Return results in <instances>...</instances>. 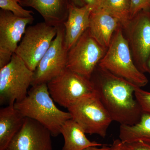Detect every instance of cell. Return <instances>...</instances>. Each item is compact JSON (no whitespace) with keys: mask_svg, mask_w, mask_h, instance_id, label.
Returning <instances> with one entry per match:
<instances>
[{"mask_svg":"<svg viewBox=\"0 0 150 150\" xmlns=\"http://www.w3.org/2000/svg\"><path fill=\"white\" fill-rule=\"evenodd\" d=\"M98 66L139 87L145 86L149 82L144 74L135 64L129 42L124 37L120 26L114 33Z\"/></svg>","mask_w":150,"mask_h":150,"instance_id":"cell-3","label":"cell"},{"mask_svg":"<svg viewBox=\"0 0 150 150\" xmlns=\"http://www.w3.org/2000/svg\"><path fill=\"white\" fill-rule=\"evenodd\" d=\"M33 72L15 54L0 69V104L14 105L27 96L31 86Z\"/></svg>","mask_w":150,"mask_h":150,"instance_id":"cell-5","label":"cell"},{"mask_svg":"<svg viewBox=\"0 0 150 150\" xmlns=\"http://www.w3.org/2000/svg\"><path fill=\"white\" fill-rule=\"evenodd\" d=\"M72 4L78 7H83L85 5L84 0H70Z\"/></svg>","mask_w":150,"mask_h":150,"instance_id":"cell-27","label":"cell"},{"mask_svg":"<svg viewBox=\"0 0 150 150\" xmlns=\"http://www.w3.org/2000/svg\"><path fill=\"white\" fill-rule=\"evenodd\" d=\"M119 137L126 144L142 142L150 145V114L143 112L136 124L120 125Z\"/></svg>","mask_w":150,"mask_h":150,"instance_id":"cell-18","label":"cell"},{"mask_svg":"<svg viewBox=\"0 0 150 150\" xmlns=\"http://www.w3.org/2000/svg\"><path fill=\"white\" fill-rule=\"evenodd\" d=\"M71 119L86 134L104 138L112 120L96 92L79 100L67 108Z\"/></svg>","mask_w":150,"mask_h":150,"instance_id":"cell-4","label":"cell"},{"mask_svg":"<svg viewBox=\"0 0 150 150\" xmlns=\"http://www.w3.org/2000/svg\"><path fill=\"white\" fill-rule=\"evenodd\" d=\"M71 3L70 0H20L21 6L29 7L37 11L44 22L58 27L64 24L69 15Z\"/></svg>","mask_w":150,"mask_h":150,"instance_id":"cell-13","label":"cell"},{"mask_svg":"<svg viewBox=\"0 0 150 150\" xmlns=\"http://www.w3.org/2000/svg\"><path fill=\"white\" fill-rule=\"evenodd\" d=\"M106 51L87 30L68 51L67 68L90 79Z\"/></svg>","mask_w":150,"mask_h":150,"instance_id":"cell-8","label":"cell"},{"mask_svg":"<svg viewBox=\"0 0 150 150\" xmlns=\"http://www.w3.org/2000/svg\"><path fill=\"white\" fill-rule=\"evenodd\" d=\"M0 8L1 9L11 12L14 15L19 17H33V11L23 8L20 4L19 0H0Z\"/></svg>","mask_w":150,"mask_h":150,"instance_id":"cell-20","label":"cell"},{"mask_svg":"<svg viewBox=\"0 0 150 150\" xmlns=\"http://www.w3.org/2000/svg\"><path fill=\"white\" fill-rule=\"evenodd\" d=\"M135 96L143 112L150 114V92L146 91L137 87Z\"/></svg>","mask_w":150,"mask_h":150,"instance_id":"cell-21","label":"cell"},{"mask_svg":"<svg viewBox=\"0 0 150 150\" xmlns=\"http://www.w3.org/2000/svg\"><path fill=\"white\" fill-rule=\"evenodd\" d=\"M60 133L63 135L64 142L62 150H84L90 147L103 145L88 139L83 130L72 119L65 122Z\"/></svg>","mask_w":150,"mask_h":150,"instance_id":"cell-17","label":"cell"},{"mask_svg":"<svg viewBox=\"0 0 150 150\" xmlns=\"http://www.w3.org/2000/svg\"><path fill=\"white\" fill-rule=\"evenodd\" d=\"M90 80L112 121L121 125H133L139 121L143 112L135 97L138 86L98 65Z\"/></svg>","mask_w":150,"mask_h":150,"instance_id":"cell-1","label":"cell"},{"mask_svg":"<svg viewBox=\"0 0 150 150\" xmlns=\"http://www.w3.org/2000/svg\"><path fill=\"white\" fill-rule=\"evenodd\" d=\"M120 26L121 25L118 20L102 8L91 12L88 28L90 33L106 50L114 33Z\"/></svg>","mask_w":150,"mask_h":150,"instance_id":"cell-15","label":"cell"},{"mask_svg":"<svg viewBox=\"0 0 150 150\" xmlns=\"http://www.w3.org/2000/svg\"><path fill=\"white\" fill-rule=\"evenodd\" d=\"M25 117L14 105L0 109V150H4L23 126Z\"/></svg>","mask_w":150,"mask_h":150,"instance_id":"cell-16","label":"cell"},{"mask_svg":"<svg viewBox=\"0 0 150 150\" xmlns=\"http://www.w3.org/2000/svg\"><path fill=\"white\" fill-rule=\"evenodd\" d=\"M91 12V9L86 5L83 7L70 5L68 18L63 24L65 44L68 51L88 29Z\"/></svg>","mask_w":150,"mask_h":150,"instance_id":"cell-14","label":"cell"},{"mask_svg":"<svg viewBox=\"0 0 150 150\" xmlns=\"http://www.w3.org/2000/svg\"><path fill=\"white\" fill-rule=\"evenodd\" d=\"M133 59L142 72H147V64L150 57V14L142 11L137 14L125 28Z\"/></svg>","mask_w":150,"mask_h":150,"instance_id":"cell-10","label":"cell"},{"mask_svg":"<svg viewBox=\"0 0 150 150\" xmlns=\"http://www.w3.org/2000/svg\"><path fill=\"white\" fill-rule=\"evenodd\" d=\"M51 136L40 123L26 118L21 129L4 150H53Z\"/></svg>","mask_w":150,"mask_h":150,"instance_id":"cell-12","label":"cell"},{"mask_svg":"<svg viewBox=\"0 0 150 150\" xmlns=\"http://www.w3.org/2000/svg\"><path fill=\"white\" fill-rule=\"evenodd\" d=\"M101 8L117 18L125 29L131 21L130 0H103Z\"/></svg>","mask_w":150,"mask_h":150,"instance_id":"cell-19","label":"cell"},{"mask_svg":"<svg viewBox=\"0 0 150 150\" xmlns=\"http://www.w3.org/2000/svg\"><path fill=\"white\" fill-rule=\"evenodd\" d=\"M86 5L91 9L92 12L101 8L103 0H84Z\"/></svg>","mask_w":150,"mask_h":150,"instance_id":"cell-24","label":"cell"},{"mask_svg":"<svg viewBox=\"0 0 150 150\" xmlns=\"http://www.w3.org/2000/svg\"><path fill=\"white\" fill-rule=\"evenodd\" d=\"M131 3L130 18H134L142 11H149L150 9V0H130Z\"/></svg>","mask_w":150,"mask_h":150,"instance_id":"cell-22","label":"cell"},{"mask_svg":"<svg viewBox=\"0 0 150 150\" xmlns=\"http://www.w3.org/2000/svg\"><path fill=\"white\" fill-rule=\"evenodd\" d=\"M58 27L45 22L28 26L15 54L34 72L56 37Z\"/></svg>","mask_w":150,"mask_h":150,"instance_id":"cell-6","label":"cell"},{"mask_svg":"<svg viewBox=\"0 0 150 150\" xmlns=\"http://www.w3.org/2000/svg\"><path fill=\"white\" fill-rule=\"evenodd\" d=\"M68 49L64 25L58 27L56 37L33 72L31 86L47 83L67 68Z\"/></svg>","mask_w":150,"mask_h":150,"instance_id":"cell-9","label":"cell"},{"mask_svg":"<svg viewBox=\"0 0 150 150\" xmlns=\"http://www.w3.org/2000/svg\"><path fill=\"white\" fill-rule=\"evenodd\" d=\"M126 144L130 150H150V145L142 142Z\"/></svg>","mask_w":150,"mask_h":150,"instance_id":"cell-23","label":"cell"},{"mask_svg":"<svg viewBox=\"0 0 150 150\" xmlns=\"http://www.w3.org/2000/svg\"><path fill=\"white\" fill-rule=\"evenodd\" d=\"M149 11V12L150 14V10Z\"/></svg>","mask_w":150,"mask_h":150,"instance_id":"cell-29","label":"cell"},{"mask_svg":"<svg viewBox=\"0 0 150 150\" xmlns=\"http://www.w3.org/2000/svg\"><path fill=\"white\" fill-rule=\"evenodd\" d=\"M34 18H23L0 11V69L8 64L16 51L28 25Z\"/></svg>","mask_w":150,"mask_h":150,"instance_id":"cell-11","label":"cell"},{"mask_svg":"<svg viewBox=\"0 0 150 150\" xmlns=\"http://www.w3.org/2000/svg\"><path fill=\"white\" fill-rule=\"evenodd\" d=\"M32 86L27 96L16 102L14 107L25 117L37 121L49 130L53 137H57L61 134L63 124L71 119V114L56 106L47 83Z\"/></svg>","mask_w":150,"mask_h":150,"instance_id":"cell-2","label":"cell"},{"mask_svg":"<svg viewBox=\"0 0 150 150\" xmlns=\"http://www.w3.org/2000/svg\"><path fill=\"white\" fill-rule=\"evenodd\" d=\"M110 146H108L106 145H103L102 146H91L86 148L84 150H109Z\"/></svg>","mask_w":150,"mask_h":150,"instance_id":"cell-26","label":"cell"},{"mask_svg":"<svg viewBox=\"0 0 150 150\" xmlns=\"http://www.w3.org/2000/svg\"><path fill=\"white\" fill-rule=\"evenodd\" d=\"M147 68V72L149 73L150 74V57L148 61Z\"/></svg>","mask_w":150,"mask_h":150,"instance_id":"cell-28","label":"cell"},{"mask_svg":"<svg viewBox=\"0 0 150 150\" xmlns=\"http://www.w3.org/2000/svg\"><path fill=\"white\" fill-rule=\"evenodd\" d=\"M19 1H20V0H19Z\"/></svg>","mask_w":150,"mask_h":150,"instance_id":"cell-30","label":"cell"},{"mask_svg":"<svg viewBox=\"0 0 150 150\" xmlns=\"http://www.w3.org/2000/svg\"><path fill=\"white\" fill-rule=\"evenodd\" d=\"M109 150H130L126 144L120 139L114 140Z\"/></svg>","mask_w":150,"mask_h":150,"instance_id":"cell-25","label":"cell"},{"mask_svg":"<svg viewBox=\"0 0 150 150\" xmlns=\"http://www.w3.org/2000/svg\"><path fill=\"white\" fill-rule=\"evenodd\" d=\"M47 84L54 101L67 108L84 97L95 92L90 79L67 68Z\"/></svg>","mask_w":150,"mask_h":150,"instance_id":"cell-7","label":"cell"}]
</instances>
